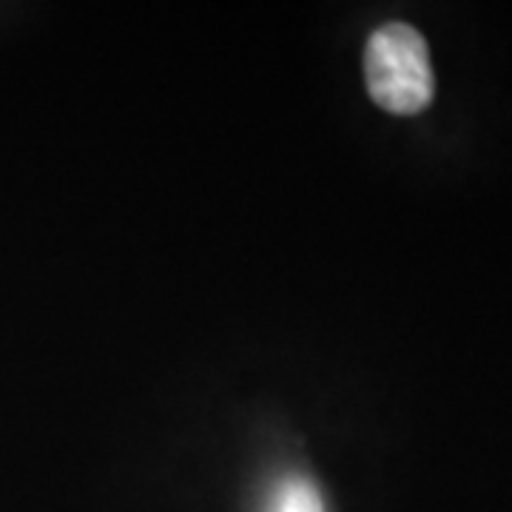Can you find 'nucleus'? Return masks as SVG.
Masks as SVG:
<instances>
[{
	"label": "nucleus",
	"instance_id": "nucleus-1",
	"mask_svg": "<svg viewBox=\"0 0 512 512\" xmlns=\"http://www.w3.org/2000/svg\"><path fill=\"white\" fill-rule=\"evenodd\" d=\"M365 83L370 100L390 114H419L436 94L427 40L407 23H384L365 46Z\"/></svg>",
	"mask_w": 512,
	"mask_h": 512
},
{
	"label": "nucleus",
	"instance_id": "nucleus-2",
	"mask_svg": "<svg viewBox=\"0 0 512 512\" xmlns=\"http://www.w3.org/2000/svg\"><path fill=\"white\" fill-rule=\"evenodd\" d=\"M274 512H325L322 495L308 478H288L279 490Z\"/></svg>",
	"mask_w": 512,
	"mask_h": 512
}]
</instances>
